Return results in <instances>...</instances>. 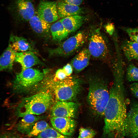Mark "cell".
<instances>
[{
    "mask_svg": "<svg viewBox=\"0 0 138 138\" xmlns=\"http://www.w3.org/2000/svg\"><path fill=\"white\" fill-rule=\"evenodd\" d=\"M130 138H136L138 135V102L131 104L127 113L122 134Z\"/></svg>",
    "mask_w": 138,
    "mask_h": 138,
    "instance_id": "ba28073f",
    "label": "cell"
},
{
    "mask_svg": "<svg viewBox=\"0 0 138 138\" xmlns=\"http://www.w3.org/2000/svg\"><path fill=\"white\" fill-rule=\"evenodd\" d=\"M122 29L128 34L131 40L138 43V28L123 27Z\"/></svg>",
    "mask_w": 138,
    "mask_h": 138,
    "instance_id": "4316f807",
    "label": "cell"
},
{
    "mask_svg": "<svg viewBox=\"0 0 138 138\" xmlns=\"http://www.w3.org/2000/svg\"><path fill=\"white\" fill-rule=\"evenodd\" d=\"M37 137V138H69L68 136L62 134L50 126L39 134Z\"/></svg>",
    "mask_w": 138,
    "mask_h": 138,
    "instance_id": "cb8c5ba5",
    "label": "cell"
},
{
    "mask_svg": "<svg viewBox=\"0 0 138 138\" xmlns=\"http://www.w3.org/2000/svg\"><path fill=\"white\" fill-rule=\"evenodd\" d=\"M57 8L59 17L61 18L80 15L84 13L82 8L65 3L62 1L57 3Z\"/></svg>",
    "mask_w": 138,
    "mask_h": 138,
    "instance_id": "e0dca14e",
    "label": "cell"
},
{
    "mask_svg": "<svg viewBox=\"0 0 138 138\" xmlns=\"http://www.w3.org/2000/svg\"><path fill=\"white\" fill-rule=\"evenodd\" d=\"M62 1L68 4L78 6L82 3L83 0H62Z\"/></svg>",
    "mask_w": 138,
    "mask_h": 138,
    "instance_id": "4dcf8cb0",
    "label": "cell"
},
{
    "mask_svg": "<svg viewBox=\"0 0 138 138\" xmlns=\"http://www.w3.org/2000/svg\"><path fill=\"white\" fill-rule=\"evenodd\" d=\"M0 138H19L11 132H7L0 135Z\"/></svg>",
    "mask_w": 138,
    "mask_h": 138,
    "instance_id": "1f68e13d",
    "label": "cell"
},
{
    "mask_svg": "<svg viewBox=\"0 0 138 138\" xmlns=\"http://www.w3.org/2000/svg\"><path fill=\"white\" fill-rule=\"evenodd\" d=\"M50 127L49 124L43 120L38 121L35 123L30 132L27 134L28 137L37 136L39 134Z\"/></svg>",
    "mask_w": 138,
    "mask_h": 138,
    "instance_id": "603a6c76",
    "label": "cell"
},
{
    "mask_svg": "<svg viewBox=\"0 0 138 138\" xmlns=\"http://www.w3.org/2000/svg\"><path fill=\"white\" fill-rule=\"evenodd\" d=\"M96 133L95 131L91 129L81 127L79 130L78 138H93Z\"/></svg>",
    "mask_w": 138,
    "mask_h": 138,
    "instance_id": "484cf974",
    "label": "cell"
},
{
    "mask_svg": "<svg viewBox=\"0 0 138 138\" xmlns=\"http://www.w3.org/2000/svg\"><path fill=\"white\" fill-rule=\"evenodd\" d=\"M62 69L67 76H70L72 73L73 69L71 64H67Z\"/></svg>",
    "mask_w": 138,
    "mask_h": 138,
    "instance_id": "f546056e",
    "label": "cell"
},
{
    "mask_svg": "<svg viewBox=\"0 0 138 138\" xmlns=\"http://www.w3.org/2000/svg\"><path fill=\"white\" fill-rule=\"evenodd\" d=\"M110 93L106 84L100 80L92 82L90 84L87 97L88 102L97 114L104 116L109 101Z\"/></svg>",
    "mask_w": 138,
    "mask_h": 138,
    "instance_id": "3957f363",
    "label": "cell"
},
{
    "mask_svg": "<svg viewBox=\"0 0 138 138\" xmlns=\"http://www.w3.org/2000/svg\"><path fill=\"white\" fill-rule=\"evenodd\" d=\"M126 77L129 82H138V68L133 63L130 64L127 67Z\"/></svg>",
    "mask_w": 138,
    "mask_h": 138,
    "instance_id": "d4e9b609",
    "label": "cell"
},
{
    "mask_svg": "<svg viewBox=\"0 0 138 138\" xmlns=\"http://www.w3.org/2000/svg\"><path fill=\"white\" fill-rule=\"evenodd\" d=\"M57 82L53 88L58 101H68L72 100L76 97L79 91L80 82L76 78L70 76Z\"/></svg>",
    "mask_w": 138,
    "mask_h": 138,
    "instance_id": "277c9868",
    "label": "cell"
},
{
    "mask_svg": "<svg viewBox=\"0 0 138 138\" xmlns=\"http://www.w3.org/2000/svg\"><path fill=\"white\" fill-rule=\"evenodd\" d=\"M16 52L8 46L0 56V72H11L15 61Z\"/></svg>",
    "mask_w": 138,
    "mask_h": 138,
    "instance_id": "ac0fdd59",
    "label": "cell"
},
{
    "mask_svg": "<svg viewBox=\"0 0 138 138\" xmlns=\"http://www.w3.org/2000/svg\"><path fill=\"white\" fill-rule=\"evenodd\" d=\"M33 30L38 35L43 37L49 36L51 25L42 19L35 13L29 21Z\"/></svg>",
    "mask_w": 138,
    "mask_h": 138,
    "instance_id": "9a60e30c",
    "label": "cell"
},
{
    "mask_svg": "<svg viewBox=\"0 0 138 138\" xmlns=\"http://www.w3.org/2000/svg\"><path fill=\"white\" fill-rule=\"evenodd\" d=\"M44 76V73L32 68L21 71L17 74L13 81L14 88L19 90L31 87L42 81Z\"/></svg>",
    "mask_w": 138,
    "mask_h": 138,
    "instance_id": "8992f818",
    "label": "cell"
},
{
    "mask_svg": "<svg viewBox=\"0 0 138 138\" xmlns=\"http://www.w3.org/2000/svg\"><path fill=\"white\" fill-rule=\"evenodd\" d=\"M40 117L32 114H27L22 117L17 126V130L24 134H28L36 122L42 119Z\"/></svg>",
    "mask_w": 138,
    "mask_h": 138,
    "instance_id": "ffe728a7",
    "label": "cell"
},
{
    "mask_svg": "<svg viewBox=\"0 0 138 138\" xmlns=\"http://www.w3.org/2000/svg\"><path fill=\"white\" fill-rule=\"evenodd\" d=\"M14 10L17 18L22 21H29L34 14V8L31 0H15Z\"/></svg>",
    "mask_w": 138,
    "mask_h": 138,
    "instance_id": "8fae6325",
    "label": "cell"
},
{
    "mask_svg": "<svg viewBox=\"0 0 138 138\" xmlns=\"http://www.w3.org/2000/svg\"><path fill=\"white\" fill-rule=\"evenodd\" d=\"M91 55L88 48L82 50L73 58L71 62L73 69L76 72H80L88 65Z\"/></svg>",
    "mask_w": 138,
    "mask_h": 138,
    "instance_id": "2e32d148",
    "label": "cell"
},
{
    "mask_svg": "<svg viewBox=\"0 0 138 138\" xmlns=\"http://www.w3.org/2000/svg\"></svg>",
    "mask_w": 138,
    "mask_h": 138,
    "instance_id": "d590c367",
    "label": "cell"
},
{
    "mask_svg": "<svg viewBox=\"0 0 138 138\" xmlns=\"http://www.w3.org/2000/svg\"><path fill=\"white\" fill-rule=\"evenodd\" d=\"M86 38L84 32H79L68 38L57 47L49 49V55L50 56L64 57L71 55L83 46Z\"/></svg>",
    "mask_w": 138,
    "mask_h": 138,
    "instance_id": "5b68a950",
    "label": "cell"
},
{
    "mask_svg": "<svg viewBox=\"0 0 138 138\" xmlns=\"http://www.w3.org/2000/svg\"><path fill=\"white\" fill-rule=\"evenodd\" d=\"M123 78L114 77L109 91L110 98L105 108L103 132L106 135L116 137L121 134L127 114Z\"/></svg>",
    "mask_w": 138,
    "mask_h": 138,
    "instance_id": "6da1fadb",
    "label": "cell"
},
{
    "mask_svg": "<svg viewBox=\"0 0 138 138\" xmlns=\"http://www.w3.org/2000/svg\"><path fill=\"white\" fill-rule=\"evenodd\" d=\"M35 53L30 51L16 52L15 61L20 65L21 71L35 65L43 64Z\"/></svg>",
    "mask_w": 138,
    "mask_h": 138,
    "instance_id": "4fadbf2b",
    "label": "cell"
},
{
    "mask_svg": "<svg viewBox=\"0 0 138 138\" xmlns=\"http://www.w3.org/2000/svg\"><path fill=\"white\" fill-rule=\"evenodd\" d=\"M136 138H138V135L137 136Z\"/></svg>",
    "mask_w": 138,
    "mask_h": 138,
    "instance_id": "836d02e7",
    "label": "cell"
},
{
    "mask_svg": "<svg viewBox=\"0 0 138 138\" xmlns=\"http://www.w3.org/2000/svg\"><path fill=\"white\" fill-rule=\"evenodd\" d=\"M105 28L107 32L110 35L112 34L114 30L113 25L111 23H109L106 25Z\"/></svg>",
    "mask_w": 138,
    "mask_h": 138,
    "instance_id": "d6a6232c",
    "label": "cell"
},
{
    "mask_svg": "<svg viewBox=\"0 0 138 138\" xmlns=\"http://www.w3.org/2000/svg\"><path fill=\"white\" fill-rule=\"evenodd\" d=\"M87 48L91 56L94 58L103 59L107 55V45L99 29L93 30L90 33Z\"/></svg>",
    "mask_w": 138,
    "mask_h": 138,
    "instance_id": "52a82bcc",
    "label": "cell"
},
{
    "mask_svg": "<svg viewBox=\"0 0 138 138\" xmlns=\"http://www.w3.org/2000/svg\"><path fill=\"white\" fill-rule=\"evenodd\" d=\"M121 48L128 60L138 61V43L125 40L122 43Z\"/></svg>",
    "mask_w": 138,
    "mask_h": 138,
    "instance_id": "44dd1931",
    "label": "cell"
},
{
    "mask_svg": "<svg viewBox=\"0 0 138 138\" xmlns=\"http://www.w3.org/2000/svg\"><path fill=\"white\" fill-rule=\"evenodd\" d=\"M68 77L62 68H60L57 70L54 75V79L58 81L61 80Z\"/></svg>",
    "mask_w": 138,
    "mask_h": 138,
    "instance_id": "83f0119b",
    "label": "cell"
},
{
    "mask_svg": "<svg viewBox=\"0 0 138 138\" xmlns=\"http://www.w3.org/2000/svg\"><path fill=\"white\" fill-rule=\"evenodd\" d=\"M49 90H43L24 99L19 104L16 113L19 117L29 114L38 115L45 112L52 105L53 98Z\"/></svg>",
    "mask_w": 138,
    "mask_h": 138,
    "instance_id": "7a4b0ae2",
    "label": "cell"
},
{
    "mask_svg": "<svg viewBox=\"0 0 138 138\" xmlns=\"http://www.w3.org/2000/svg\"><path fill=\"white\" fill-rule=\"evenodd\" d=\"M50 122L54 129L65 136H70L75 131L76 123L73 118L52 117Z\"/></svg>",
    "mask_w": 138,
    "mask_h": 138,
    "instance_id": "30bf717a",
    "label": "cell"
},
{
    "mask_svg": "<svg viewBox=\"0 0 138 138\" xmlns=\"http://www.w3.org/2000/svg\"><path fill=\"white\" fill-rule=\"evenodd\" d=\"M77 104L67 101H57L52 107V117L74 118L77 111Z\"/></svg>",
    "mask_w": 138,
    "mask_h": 138,
    "instance_id": "7c38bea8",
    "label": "cell"
},
{
    "mask_svg": "<svg viewBox=\"0 0 138 138\" xmlns=\"http://www.w3.org/2000/svg\"><path fill=\"white\" fill-rule=\"evenodd\" d=\"M37 14L42 19L49 23L57 20L59 16L57 2L55 1H42L38 5Z\"/></svg>",
    "mask_w": 138,
    "mask_h": 138,
    "instance_id": "9c48e42d",
    "label": "cell"
},
{
    "mask_svg": "<svg viewBox=\"0 0 138 138\" xmlns=\"http://www.w3.org/2000/svg\"><path fill=\"white\" fill-rule=\"evenodd\" d=\"M8 46L16 52L30 51L35 53L37 52L32 44L22 37L11 35Z\"/></svg>",
    "mask_w": 138,
    "mask_h": 138,
    "instance_id": "5bb4252c",
    "label": "cell"
},
{
    "mask_svg": "<svg viewBox=\"0 0 138 138\" xmlns=\"http://www.w3.org/2000/svg\"><path fill=\"white\" fill-rule=\"evenodd\" d=\"M50 31L53 40L57 43L60 42L66 38L69 34L60 20L51 26Z\"/></svg>",
    "mask_w": 138,
    "mask_h": 138,
    "instance_id": "7402d4cb",
    "label": "cell"
},
{
    "mask_svg": "<svg viewBox=\"0 0 138 138\" xmlns=\"http://www.w3.org/2000/svg\"><path fill=\"white\" fill-rule=\"evenodd\" d=\"M86 19L85 16L78 15L64 17L60 20L70 33L78 29L82 26Z\"/></svg>",
    "mask_w": 138,
    "mask_h": 138,
    "instance_id": "d6986e66",
    "label": "cell"
},
{
    "mask_svg": "<svg viewBox=\"0 0 138 138\" xmlns=\"http://www.w3.org/2000/svg\"><path fill=\"white\" fill-rule=\"evenodd\" d=\"M130 88L134 96L138 98V83L134 82L131 84Z\"/></svg>",
    "mask_w": 138,
    "mask_h": 138,
    "instance_id": "f1b7e54d",
    "label": "cell"
},
{
    "mask_svg": "<svg viewBox=\"0 0 138 138\" xmlns=\"http://www.w3.org/2000/svg\"></svg>",
    "mask_w": 138,
    "mask_h": 138,
    "instance_id": "e575fe53",
    "label": "cell"
}]
</instances>
